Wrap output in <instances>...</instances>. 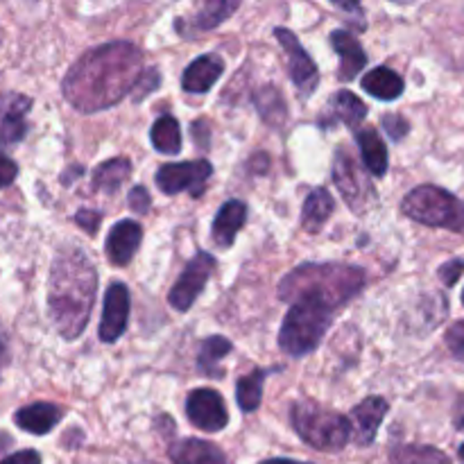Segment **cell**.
I'll list each match as a JSON object with an SVG mask.
<instances>
[{"label": "cell", "instance_id": "cell-30", "mask_svg": "<svg viewBox=\"0 0 464 464\" xmlns=\"http://www.w3.org/2000/svg\"><path fill=\"white\" fill-rule=\"evenodd\" d=\"M238 9V3H222V0H213L207 3L193 18L195 30H213V27L220 25L225 18H229L231 14Z\"/></svg>", "mask_w": 464, "mask_h": 464}, {"label": "cell", "instance_id": "cell-13", "mask_svg": "<svg viewBox=\"0 0 464 464\" xmlns=\"http://www.w3.org/2000/svg\"><path fill=\"white\" fill-rule=\"evenodd\" d=\"M388 401L381 397H370L353 408L352 417H349V424H352V435L356 440V444L367 447V444L374 442L376 430L383 424V417L388 415Z\"/></svg>", "mask_w": 464, "mask_h": 464}, {"label": "cell", "instance_id": "cell-18", "mask_svg": "<svg viewBox=\"0 0 464 464\" xmlns=\"http://www.w3.org/2000/svg\"><path fill=\"white\" fill-rule=\"evenodd\" d=\"M245 220H247V207H245L240 199H229V202H225L220 211H218L216 220H213V240H216L220 247H231V243L236 240V234L243 229Z\"/></svg>", "mask_w": 464, "mask_h": 464}, {"label": "cell", "instance_id": "cell-43", "mask_svg": "<svg viewBox=\"0 0 464 464\" xmlns=\"http://www.w3.org/2000/svg\"><path fill=\"white\" fill-rule=\"evenodd\" d=\"M261 464H304V462H295V460H285V458H272V460H266Z\"/></svg>", "mask_w": 464, "mask_h": 464}, {"label": "cell", "instance_id": "cell-31", "mask_svg": "<svg viewBox=\"0 0 464 464\" xmlns=\"http://www.w3.org/2000/svg\"><path fill=\"white\" fill-rule=\"evenodd\" d=\"M256 104L258 109H261V116L266 118L267 122H272V125H281V122H284L285 104H284V98H281V93L276 91V86H267V89H263L261 93H258Z\"/></svg>", "mask_w": 464, "mask_h": 464}, {"label": "cell", "instance_id": "cell-38", "mask_svg": "<svg viewBox=\"0 0 464 464\" xmlns=\"http://www.w3.org/2000/svg\"><path fill=\"white\" fill-rule=\"evenodd\" d=\"M16 175H18L16 163H14L9 157H5V154H0V188H7V186L16 179Z\"/></svg>", "mask_w": 464, "mask_h": 464}, {"label": "cell", "instance_id": "cell-8", "mask_svg": "<svg viewBox=\"0 0 464 464\" xmlns=\"http://www.w3.org/2000/svg\"><path fill=\"white\" fill-rule=\"evenodd\" d=\"M216 270V258L207 252H199L193 261L186 266L184 275L177 279V284L172 285L170 295H168V302H170L172 308L186 313L190 306H193L195 299L199 297V293L207 285L208 276Z\"/></svg>", "mask_w": 464, "mask_h": 464}, {"label": "cell", "instance_id": "cell-7", "mask_svg": "<svg viewBox=\"0 0 464 464\" xmlns=\"http://www.w3.org/2000/svg\"><path fill=\"white\" fill-rule=\"evenodd\" d=\"M213 175L211 163L199 159V161L184 163H166L157 172V186L166 195H177L181 190H188L193 198H199L207 188L208 177Z\"/></svg>", "mask_w": 464, "mask_h": 464}, {"label": "cell", "instance_id": "cell-20", "mask_svg": "<svg viewBox=\"0 0 464 464\" xmlns=\"http://www.w3.org/2000/svg\"><path fill=\"white\" fill-rule=\"evenodd\" d=\"M62 420V411L53 403H32L16 412L18 429L27 430L32 435H45L54 429Z\"/></svg>", "mask_w": 464, "mask_h": 464}, {"label": "cell", "instance_id": "cell-41", "mask_svg": "<svg viewBox=\"0 0 464 464\" xmlns=\"http://www.w3.org/2000/svg\"><path fill=\"white\" fill-rule=\"evenodd\" d=\"M204 127V121H199L198 125L193 122V139L199 140V148L207 150L208 148V139H207V130H202Z\"/></svg>", "mask_w": 464, "mask_h": 464}, {"label": "cell", "instance_id": "cell-40", "mask_svg": "<svg viewBox=\"0 0 464 464\" xmlns=\"http://www.w3.org/2000/svg\"><path fill=\"white\" fill-rule=\"evenodd\" d=\"M453 426L458 430H464V394L456 401V411H453Z\"/></svg>", "mask_w": 464, "mask_h": 464}, {"label": "cell", "instance_id": "cell-17", "mask_svg": "<svg viewBox=\"0 0 464 464\" xmlns=\"http://www.w3.org/2000/svg\"><path fill=\"white\" fill-rule=\"evenodd\" d=\"M331 44H334L335 53L340 54V80H353L367 63V54L362 45L358 44L356 36H352L344 30H335L331 34Z\"/></svg>", "mask_w": 464, "mask_h": 464}, {"label": "cell", "instance_id": "cell-23", "mask_svg": "<svg viewBox=\"0 0 464 464\" xmlns=\"http://www.w3.org/2000/svg\"><path fill=\"white\" fill-rule=\"evenodd\" d=\"M358 145H361L367 170L376 177H383L388 172V148H385L383 139L376 134V130L358 131Z\"/></svg>", "mask_w": 464, "mask_h": 464}, {"label": "cell", "instance_id": "cell-5", "mask_svg": "<svg viewBox=\"0 0 464 464\" xmlns=\"http://www.w3.org/2000/svg\"><path fill=\"white\" fill-rule=\"evenodd\" d=\"M293 426L304 442L320 451H340L352 440L349 417L338 415L313 401H297L293 406Z\"/></svg>", "mask_w": 464, "mask_h": 464}, {"label": "cell", "instance_id": "cell-42", "mask_svg": "<svg viewBox=\"0 0 464 464\" xmlns=\"http://www.w3.org/2000/svg\"><path fill=\"white\" fill-rule=\"evenodd\" d=\"M5 362H7V344H5V340L0 338V370L5 367Z\"/></svg>", "mask_w": 464, "mask_h": 464}, {"label": "cell", "instance_id": "cell-21", "mask_svg": "<svg viewBox=\"0 0 464 464\" xmlns=\"http://www.w3.org/2000/svg\"><path fill=\"white\" fill-rule=\"evenodd\" d=\"M334 208H335V202H334V198H331L329 190L313 188L311 193H308L306 202H304V208H302L304 229L311 231V234L320 231L322 227L326 225V220L331 218Z\"/></svg>", "mask_w": 464, "mask_h": 464}, {"label": "cell", "instance_id": "cell-4", "mask_svg": "<svg viewBox=\"0 0 464 464\" xmlns=\"http://www.w3.org/2000/svg\"><path fill=\"white\" fill-rule=\"evenodd\" d=\"M335 308L317 297H302L293 302L279 334V344L290 356H304L317 349L329 331Z\"/></svg>", "mask_w": 464, "mask_h": 464}, {"label": "cell", "instance_id": "cell-29", "mask_svg": "<svg viewBox=\"0 0 464 464\" xmlns=\"http://www.w3.org/2000/svg\"><path fill=\"white\" fill-rule=\"evenodd\" d=\"M229 352H231V343L227 338H222V335H213V338H208L207 343L202 344V349H199V358H198L199 370L208 376L220 374L218 362H220Z\"/></svg>", "mask_w": 464, "mask_h": 464}, {"label": "cell", "instance_id": "cell-15", "mask_svg": "<svg viewBox=\"0 0 464 464\" xmlns=\"http://www.w3.org/2000/svg\"><path fill=\"white\" fill-rule=\"evenodd\" d=\"M143 231L140 225L134 220H122L113 225V229L107 236V256L113 266H127L134 258L139 249Z\"/></svg>", "mask_w": 464, "mask_h": 464}, {"label": "cell", "instance_id": "cell-11", "mask_svg": "<svg viewBox=\"0 0 464 464\" xmlns=\"http://www.w3.org/2000/svg\"><path fill=\"white\" fill-rule=\"evenodd\" d=\"M127 320H130V290L122 284H111L107 295H104L102 320H100V340L107 344L116 343L125 334Z\"/></svg>", "mask_w": 464, "mask_h": 464}, {"label": "cell", "instance_id": "cell-14", "mask_svg": "<svg viewBox=\"0 0 464 464\" xmlns=\"http://www.w3.org/2000/svg\"><path fill=\"white\" fill-rule=\"evenodd\" d=\"M334 181L338 186V190L343 193L344 202L353 208V211H361L365 207V177L361 175V170L356 168L353 159L347 152L335 154L334 161Z\"/></svg>", "mask_w": 464, "mask_h": 464}, {"label": "cell", "instance_id": "cell-32", "mask_svg": "<svg viewBox=\"0 0 464 464\" xmlns=\"http://www.w3.org/2000/svg\"><path fill=\"white\" fill-rule=\"evenodd\" d=\"M440 279H442L444 285H456L458 279L464 275V258H451V261L444 263L442 267H440Z\"/></svg>", "mask_w": 464, "mask_h": 464}, {"label": "cell", "instance_id": "cell-16", "mask_svg": "<svg viewBox=\"0 0 464 464\" xmlns=\"http://www.w3.org/2000/svg\"><path fill=\"white\" fill-rule=\"evenodd\" d=\"M222 72H225V62L218 54H202L186 68L181 86L188 93H207L220 80Z\"/></svg>", "mask_w": 464, "mask_h": 464}, {"label": "cell", "instance_id": "cell-22", "mask_svg": "<svg viewBox=\"0 0 464 464\" xmlns=\"http://www.w3.org/2000/svg\"><path fill=\"white\" fill-rule=\"evenodd\" d=\"M362 91H367L370 95L379 100H397L403 93V80L399 72H394L392 68L379 66L372 72H367L361 82Z\"/></svg>", "mask_w": 464, "mask_h": 464}, {"label": "cell", "instance_id": "cell-25", "mask_svg": "<svg viewBox=\"0 0 464 464\" xmlns=\"http://www.w3.org/2000/svg\"><path fill=\"white\" fill-rule=\"evenodd\" d=\"M392 464H451L447 456L435 447H420V444H403L394 447L390 453Z\"/></svg>", "mask_w": 464, "mask_h": 464}, {"label": "cell", "instance_id": "cell-26", "mask_svg": "<svg viewBox=\"0 0 464 464\" xmlns=\"http://www.w3.org/2000/svg\"><path fill=\"white\" fill-rule=\"evenodd\" d=\"M150 139H152V145L159 150V152L177 154L181 150L179 122H177L172 116H161L152 125Z\"/></svg>", "mask_w": 464, "mask_h": 464}, {"label": "cell", "instance_id": "cell-10", "mask_svg": "<svg viewBox=\"0 0 464 464\" xmlns=\"http://www.w3.org/2000/svg\"><path fill=\"white\" fill-rule=\"evenodd\" d=\"M275 34H276V41L284 45L285 54H288V68H290V77H293L295 86L299 89V93L308 98V95L317 89V80H320L315 62L308 57V53L302 48V44H299L297 36H295L293 32L284 30V27H276Z\"/></svg>", "mask_w": 464, "mask_h": 464}, {"label": "cell", "instance_id": "cell-33", "mask_svg": "<svg viewBox=\"0 0 464 464\" xmlns=\"http://www.w3.org/2000/svg\"><path fill=\"white\" fill-rule=\"evenodd\" d=\"M383 127H385V131L390 134V139H394V140H401L403 136L411 131L408 121L403 116H399V113H388V116L383 118Z\"/></svg>", "mask_w": 464, "mask_h": 464}, {"label": "cell", "instance_id": "cell-3", "mask_svg": "<svg viewBox=\"0 0 464 464\" xmlns=\"http://www.w3.org/2000/svg\"><path fill=\"white\" fill-rule=\"evenodd\" d=\"M365 285L362 270L338 263H308L290 272L279 285V297L284 302H297L302 297H317L338 311L343 304L356 297Z\"/></svg>", "mask_w": 464, "mask_h": 464}, {"label": "cell", "instance_id": "cell-39", "mask_svg": "<svg viewBox=\"0 0 464 464\" xmlns=\"http://www.w3.org/2000/svg\"><path fill=\"white\" fill-rule=\"evenodd\" d=\"M0 464H41V456L36 451H32V449H27V451L5 458V460H0Z\"/></svg>", "mask_w": 464, "mask_h": 464}, {"label": "cell", "instance_id": "cell-24", "mask_svg": "<svg viewBox=\"0 0 464 464\" xmlns=\"http://www.w3.org/2000/svg\"><path fill=\"white\" fill-rule=\"evenodd\" d=\"M130 175H131V166L127 159H111V161L95 168L93 188L104 190V193H116V190L122 186V181H127V177Z\"/></svg>", "mask_w": 464, "mask_h": 464}, {"label": "cell", "instance_id": "cell-12", "mask_svg": "<svg viewBox=\"0 0 464 464\" xmlns=\"http://www.w3.org/2000/svg\"><path fill=\"white\" fill-rule=\"evenodd\" d=\"M32 100L23 93L0 95V145H16L27 134V111Z\"/></svg>", "mask_w": 464, "mask_h": 464}, {"label": "cell", "instance_id": "cell-44", "mask_svg": "<svg viewBox=\"0 0 464 464\" xmlns=\"http://www.w3.org/2000/svg\"><path fill=\"white\" fill-rule=\"evenodd\" d=\"M458 458H460V464H464V444L460 449H458Z\"/></svg>", "mask_w": 464, "mask_h": 464}, {"label": "cell", "instance_id": "cell-9", "mask_svg": "<svg viewBox=\"0 0 464 464\" xmlns=\"http://www.w3.org/2000/svg\"><path fill=\"white\" fill-rule=\"evenodd\" d=\"M186 412H188V420L195 429L204 430V433H218L227 426L229 421V412H227L225 399L216 390H195L188 394V401H186Z\"/></svg>", "mask_w": 464, "mask_h": 464}, {"label": "cell", "instance_id": "cell-37", "mask_svg": "<svg viewBox=\"0 0 464 464\" xmlns=\"http://www.w3.org/2000/svg\"><path fill=\"white\" fill-rule=\"evenodd\" d=\"M100 220H102V218H100V213L91 211V208H82V211H77V216H75L77 225H80L82 229L89 231V234H95V231H98Z\"/></svg>", "mask_w": 464, "mask_h": 464}, {"label": "cell", "instance_id": "cell-34", "mask_svg": "<svg viewBox=\"0 0 464 464\" xmlns=\"http://www.w3.org/2000/svg\"><path fill=\"white\" fill-rule=\"evenodd\" d=\"M447 344L449 352L464 362V322H458L447 331Z\"/></svg>", "mask_w": 464, "mask_h": 464}, {"label": "cell", "instance_id": "cell-19", "mask_svg": "<svg viewBox=\"0 0 464 464\" xmlns=\"http://www.w3.org/2000/svg\"><path fill=\"white\" fill-rule=\"evenodd\" d=\"M170 458L175 464H229L216 444L204 440H179L172 444Z\"/></svg>", "mask_w": 464, "mask_h": 464}, {"label": "cell", "instance_id": "cell-36", "mask_svg": "<svg viewBox=\"0 0 464 464\" xmlns=\"http://www.w3.org/2000/svg\"><path fill=\"white\" fill-rule=\"evenodd\" d=\"M130 208L134 213H140V216L150 211V195L143 186H134L130 190Z\"/></svg>", "mask_w": 464, "mask_h": 464}, {"label": "cell", "instance_id": "cell-2", "mask_svg": "<svg viewBox=\"0 0 464 464\" xmlns=\"http://www.w3.org/2000/svg\"><path fill=\"white\" fill-rule=\"evenodd\" d=\"M98 290V272L82 249H63L50 270L48 306L59 335L75 340L84 331Z\"/></svg>", "mask_w": 464, "mask_h": 464}, {"label": "cell", "instance_id": "cell-45", "mask_svg": "<svg viewBox=\"0 0 464 464\" xmlns=\"http://www.w3.org/2000/svg\"><path fill=\"white\" fill-rule=\"evenodd\" d=\"M462 306H464V290H462Z\"/></svg>", "mask_w": 464, "mask_h": 464}, {"label": "cell", "instance_id": "cell-35", "mask_svg": "<svg viewBox=\"0 0 464 464\" xmlns=\"http://www.w3.org/2000/svg\"><path fill=\"white\" fill-rule=\"evenodd\" d=\"M159 84H161V75H159V72L154 71V68H152V71H145L143 75L139 77V82H136V86H134L136 95H134V98L136 100L145 98V95L152 93V91L157 89Z\"/></svg>", "mask_w": 464, "mask_h": 464}, {"label": "cell", "instance_id": "cell-28", "mask_svg": "<svg viewBox=\"0 0 464 464\" xmlns=\"http://www.w3.org/2000/svg\"><path fill=\"white\" fill-rule=\"evenodd\" d=\"M263 379H266V372L254 370L252 374L243 376V379L238 381L236 394H238V406L243 408L245 412H254L258 406H261Z\"/></svg>", "mask_w": 464, "mask_h": 464}, {"label": "cell", "instance_id": "cell-6", "mask_svg": "<svg viewBox=\"0 0 464 464\" xmlns=\"http://www.w3.org/2000/svg\"><path fill=\"white\" fill-rule=\"evenodd\" d=\"M401 211L411 220L426 227L464 234V202L440 186L424 184L412 188L401 204Z\"/></svg>", "mask_w": 464, "mask_h": 464}, {"label": "cell", "instance_id": "cell-1", "mask_svg": "<svg viewBox=\"0 0 464 464\" xmlns=\"http://www.w3.org/2000/svg\"><path fill=\"white\" fill-rule=\"evenodd\" d=\"M143 75V57L134 44L113 41L77 59L63 80V95L86 113L116 104Z\"/></svg>", "mask_w": 464, "mask_h": 464}, {"label": "cell", "instance_id": "cell-27", "mask_svg": "<svg viewBox=\"0 0 464 464\" xmlns=\"http://www.w3.org/2000/svg\"><path fill=\"white\" fill-rule=\"evenodd\" d=\"M331 109H334L335 116H338L344 125L352 127V130L358 127V122L365 121L367 116L365 102H362L358 95H353L352 91H338V93L331 98Z\"/></svg>", "mask_w": 464, "mask_h": 464}]
</instances>
